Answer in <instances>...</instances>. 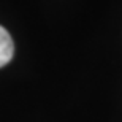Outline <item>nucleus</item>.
Instances as JSON below:
<instances>
[{
    "label": "nucleus",
    "mask_w": 122,
    "mask_h": 122,
    "mask_svg": "<svg viewBox=\"0 0 122 122\" xmlns=\"http://www.w3.org/2000/svg\"><path fill=\"white\" fill-rule=\"evenodd\" d=\"M14 54V45L10 33L6 32V29H3L0 25V67H3L10 60L13 59Z\"/></svg>",
    "instance_id": "1"
}]
</instances>
